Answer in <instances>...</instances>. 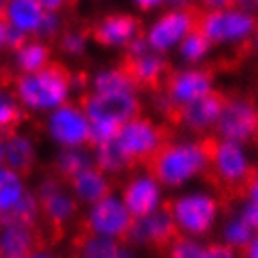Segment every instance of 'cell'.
<instances>
[{"label": "cell", "mask_w": 258, "mask_h": 258, "mask_svg": "<svg viewBox=\"0 0 258 258\" xmlns=\"http://www.w3.org/2000/svg\"><path fill=\"white\" fill-rule=\"evenodd\" d=\"M202 142L208 155L202 176L219 193L221 202H225L223 206L243 200V187L252 168L247 161L245 152L239 144L223 141L217 135L204 137Z\"/></svg>", "instance_id": "6da1fadb"}, {"label": "cell", "mask_w": 258, "mask_h": 258, "mask_svg": "<svg viewBox=\"0 0 258 258\" xmlns=\"http://www.w3.org/2000/svg\"><path fill=\"white\" fill-rule=\"evenodd\" d=\"M208 163L204 142H167L146 163V170L159 185L178 187L202 174Z\"/></svg>", "instance_id": "7a4b0ae2"}, {"label": "cell", "mask_w": 258, "mask_h": 258, "mask_svg": "<svg viewBox=\"0 0 258 258\" xmlns=\"http://www.w3.org/2000/svg\"><path fill=\"white\" fill-rule=\"evenodd\" d=\"M71 77V71L64 64L49 62L43 70L17 77L15 97L26 109H58L66 103V97L70 94Z\"/></svg>", "instance_id": "3957f363"}, {"label": "cell", "mask_w": 258, "mask_h": 258, "mask_svg": "<svg viewBox=\"0 0 258 258\" xmlns=\"http://www.w3.org/2000/svg\"><path fill=\"white\" fill-rule=\"evenodd\" d=\"M197 8V25L199 30L210 43H228V41H245L258 25V17L251 12L236 8L232 4H208Z\"/></svg>", "instance_id": "277c9868"}, {"label": "cell", "mask_w": 258, "mask_h": 258, "mask_svg": "<svg viewBox=\"0 0 258 258\" xmlns=\"http://www.w3.org/2000/svg\"><path fill=\"white\" fill-rule=\"evenodd\" d=\"M118 68L127 75L137 90H148L154 94L163 92L168 73L172 71L165 56L152 51L144 38L135 39L125 47V54Z\"/></svg>", "instance_id": "5b68a950"}, {"label": "cell", "mask_w": 258, "mask_h": 258, "mask_svg": "<svg viewBox=\"0 0 258 258\" xmlns=\"http://www.w3.org/2000/svg\"><path fill=\"white\" fill-rule=\"evenodd\" d=\"M170 142V131L165 125H157L150 118H135L123 123L116 137L120 152L125 155L131 167L144 165L154 157L159 150Z\"/></svg>", "instance_id": "8992f818"}, {"label": "cell", "mask_w": 258, "mask_h": 258, "mask_svg": "<svg viewBox=\"0 0 258 258\" xmlns=\"http://www.w3.org/2000/svg\"><path fill=\"white\" fill-rule=\"evenodd\" d=\"M215 127L223 141L258 146V103L251 97H228Z\"/></svg>", "instance_id": "52a82bcc"}, {"label": "cell", "mask_w": 258, "mask_h": 258, "mask_svg": "<svg viewBox=\"0 0 258 258\" xmlns=\"http://www.w3.org/2000/svg\"><path fill=\"white\" fill-rule=\"evenodd\" d=\"M79 109L90 123H123L141 116V101L135 94H86L79 101Z\"/></svg>", "instance_id": "ba28073f"}, {"label": "cell", "mask_w": 258, "mask_h": 258, "mask_svg": "<svg viewBox=\"0 0 258 258\" xmlns=\"http://www.w3.org/2000/svg\"><path fill=\"white\" fill-rule=\"evenodd\" d=\"M180 228L176 225L170 200L163 202L154 213L144 219H135L127 239H135L137 243L148 245L155 252H168L170 245L180 238Z\"/></svg>", "instance_id": "9c48e42d"}, {"label": "cell", "mask_w": 258, "mask_h": 258, "mask_svg": "<svg viewBox=\"0 0 258 258\" xmlns=\"http://www.w3.org/2000/svg\"><path fill=\"white\" fill-rule=\"evenodd\" d=\"M133 225H135V217L129 213L122 200L107 197L90 208L81 228L103 238L127 239Z\"/></svg>", "instance_id": "30bf717a"}, {"label": "cell", "mask_w": 258, "mask_h": 258, "mask_svg": "<svg viewBox=\"0 0 258 258\" xmlns=\"http://www.w3.org/2000/svg\"><path fill=\"white\" fill-rule=\"evenodd\" d=\"M197 8L199 6H181L163 13L148 32L146 43L150 49L161 54L187 38L197 25Z\"/></svg>", "instance_id": "8fae6325"}, {"label": "cell", "mask_w": 258, "mask_h": 258, "mask_svg": "<svg viewBox=\"0 0 258 258\" xmlns=\"http://www.w3.org/2000/svg\"><path fill=\"white\" fill-rule=\"evenodd\" d=\"M170 206L180 230L202 236L215 223L219 204L208 195H185L176 200H170Z\"/></svg>", "instance_id": "7c38bea8"}, {"label": "cell", "mask_w": 258, "mask_h": 258, "mask_svg": "<svg viewBox=\"0 0 258 258\" xmlns=\"http://www.w3.org/2000/svg\"><path fill=\"white\" fill-rule=\"evenodd\" d=\"M38 200L41 213L45 215L49 228H51L54 239H60V236L64 234L66 225L70 223L75 213H77V200L70 197L68 193H64L60 189V181L54 178L45 180L38 187Z\"/></svg>", "instance_id": "4fadbf2b"}, {"label": "cell", "mask_w": 258, "mask_h": 258, "mask_svg": "<svg viewBox=\"0 0 258 258\" xmlns=\"http://www.w3.org/2000/svg\"><path fill=\"white\" fill-rule=\"evenodd\" d=\"M213 71L210 68H195V70H172L168 73L163 94L176 105L191 103L199 97L212 92Z\"/></svg>", "instance_id": "5bb4252c"}, {"label": "cell", "mask_w": 258, "mask_h": 258, "mask_svg": "<svg viewBox=\"0 0 258 258\" xmlns=\"http://www.w3.org/2000/svg\"><path fill=\"white\" fill-rule=\"evenodd\" d=\"M49 133L66 148H79L88 144L90 122L75 105H62L49 118Z\"/></svg>", "instance_id": "9a60e30c"}, {"label": "cell", "mask_w": 258, "mask_h": 258, "mask_svg": "<svg viewBox=\"0 0 258 258\" xmlns=\"http://www.w3.org/2000/svg\"><path fill=\"white\" fill-rule=\"evenodd\" d=\"M90 36L103 47H127L142 38V23L129 13H109L92 26Z\"/></svg>", "instance_id": "2e32d148"}, {"label": "cell", "mask_w": 258, "mask_h": 258, "mask_svg": "<svg viewBox=\"0 0 258 258\" xmlns=\"http://www.w3.org/2000/svg\"><path fill=\"white\" fill-rule=\"evenodd\" d=\"M226 101H228V97L223 92H208L206 96L181 107L180 123H183L191 131H204V129L212 127L219 120Z\"/></svg>", "instance_id": "e0dca14e"}, {"label": "cell", "mask_w": 258, "mask_h": 258, "mask_svg": "<svg viewBox=\"0 0 258 258\" xmlns=\"http://www.w3.org/2000/svg\"><path fill=\"white\" fill-rule=\"evenodd\" d=\"M123 204L135 219H144L161 206L159 183L150 176L131 180L123 189Z\"/></svg>", "instance_id": "ac0fdd59"}, {"label": "cell", "mask_w": 258, "mask_h": 258, "mask_svg": "<svg viewBox=\"0 0 258 258\" xmlns=\"http://www.w3.org/2000/svg\"><path fill=\"white\" fill-rule=\"evenodd\" d=\"M43 249V241L34 228L28 226H0V256L26 258Z\"/></svg>", "instance_id": "d6986e66"}, {"label": "cell", "mask_w": 258, "mask_h": 258, "mask_svg": "<svg viewBox=\"0 0 258 258\" xmlns=\"http://www.w3.org/2000/svg\"><path fill=\"white\" fill-rule=\"evenodd\" d=\"M43 17H45V12L41 8V2H38V0H12V2H6L4 15H2V19L6 21L8 26H12V28L26 34V36L30 32H38Z\"/></svg>", "instance_id": "ffe728a7"}, {"label": "cell", "mask_w": 258, "mask_h": 258, "mask_svg": "<svg viewBox=\"0 0 258 258\" xmlns=\"http://www.w3.org/2000/svg\"><path fill=\"white\" fill-rule=\"evenodd\" d=\"M36 165V148L26 135L12 133L4 139V167L21 178L32 172Z\"/></svg>", "instance_id": "44dd1931"}, {"label": "cell", "mask_w": 258, "mask_h": 258, "mask_svg": "<svg viewBox=\"0 0 258 258\" xmlns=\"http://www.w3.org/2000/svg\"><path fill=\"white\" fill-rule=\"evenodd\" d=\"M71 189H73V195L79 199V202H84V204H97L103 199L110 197V181L105 178V174L99 170V168H86L84 172L75 178V180L70 183Z\"/></svg>", "instance_id": "7402d4cb"}, {"label": "cell", "mask_w": 258, "mask_h": 258, "mask_svg": "<svg viewBox=\"0 0 258 258\" xmlns=\"http://www.w3.org/2000/svg\"><path fill=\"white\" fill-rule=\"evenodd\" d=\"M73 251L77 252L79 258H116L122 252L116 239L96 236L83 228L75 238Z\"/></svg>", "instance_id": "603a6c76"}, {"label": "cell", "mask_w": 258, "mask_h": 258, "mask_svg": "<svg viewBox=\"0 0 258 258\" xmlns=\"http://www.w3.org/2000/svg\"><path fill=\"white\" fill-rule=\"evenodd\" d=\"M51 62V49L43 41H26L19 51H15V66L21 75H30L43 70Z\"/></svg>", "instance_id": "cb8c5ba5"}, {"label": "cell", "mask_w": 258, "mask_h": 258, "mask_svg": "<svg viewBox=\"0 0 258 258\" xmlns=\"http://www.w3.org/2000/svg\"><path fill=\"white\" fill-rule=\"evenodd\" d=\"M39 213H41V208H39L38 197L26 191L23 195V199L10 212L0 215V226H28V228H34Z\"/></svg>", "instance_id": "d4e9b609"}, {"label": "cell", "mask_w": 258, "mask_h": 258, "mask_svg": "<svg viewBox=\"0 0 258 258\" xmlns=\"http://www.w3.org/2000/svg\"><path fill=\"white\" fill-rule=\"evenodd\" d=\"M90 167H92V161H90V157H88V154L79 148L62 150V152L56 155V159H54L56 174H58L60 180L68 181V183H71L81 172H84L86 168H90Z\"/></svg>", "instance_id": "484cf974"}, {"label": "cell", "mask_w": 258, "mask_h": 258, "mask_svg": "<svg viewBox=\"0 0 258 258\" xmlns=\"http://www.w3.org/2000/svg\"><path fill=\"white\" fill-rule=\"evenodd\" d=\"M25 193L26 189L23 178L6 167L0 168V215L10 212Z\"/></svg>", "instance_id": "4316f807"}, {"label": "cell", "mask_w": 258, "mask_h": 258, "mask_svg": "<svg viewBox=\"0 0 258 258\" xmlns=\"http://www.w3.org/2000/svg\"><path fill=\"white\" fill-rule=\"evenodd\" d=\"M137 88L129 77L120 68L99 71L94 79V92L96 94H133Z\"/></svg>", "instance_id": "83f0119b"}, {"label": "cell", "mask_w": 258, "mask_h": 258, "mask_svg": "<svg viewBox=\"0 0 258 258\" xmlns=\"http://www.w3.org/2000/svg\"><path fill=\"white\" fill-rule=\"evenodd\" d=\"M96 163L101 172H122L125 168H131L129 161L125 159V155L118 148L116 141L97 146Z\"/></svg>", "instance_id": "f1b7e54d"}, {"label": "cell", "mask_w": 258, "mask_h": 258, "mask_svg": "<svg viewBox=\"0 0 258 258\" xmlns=\"http://www.w3.org/2000/svg\"><path fill=\"white\" fill-rule=\"evenodd\" d=\"M23 114L25 112L21 110L19 101L12 94L0 92V137H2V133H6V137L15 133L13 129L21 123Z\"/></svg>", "instance_id": "f546056e"}, {"label": "cell", "mask_w": 258, "mask_h": 258, "mask_svg": "<svg viewBox=\"0 0 258 258\" xmlns=\"http://www.w3.org/2000/svg\"><path fill=\"white\" fill-rule=\"evenodd\" d=\"M225 239L236 252H243L252 241V228L241 217H234L225 225Z\"/></svg>", "instance_id": "4dcf8cb0"}, {"label": "cell", "mask_w": 258, "mask_h": 258, "mask_svg": "<svg viewBox=\"0 0 258 258\" xmlns=\"http://www.w3.org/2000/svg\"><path fill=\"white\" fill-rule=\"evenodd\" d=\"M210 47H212V43H210L199 30H193L187 38L183 39V43H181V47H180V52H181V56L185 60H189V62H199L200 58H204L208 54Z\"/></svg>", "instance_id": "1f68e13d"}, {"label": "cell", "mask_w": 258, "mask_h": 258, "mask_svg": "<svg viewBox=\"0 0 258 258\" xmlns=\"http://www.w3.org/2000/svg\"><path fill=\"white\" fill-rule=\"evenodd\" d=\"M204 247L187 236H180L168 249V258H200Z\"/></svg>", "instance_id": "d6a6232c"}, {"label": "cell", "mask_w": 258, "mask_h": 258, "mask_svg": "<svg viewBox=\"0 0 258 258\" xmlns=\"http://www.w3.org/2000/svg\"><path fill=\"white\" fill-rule=\"evenodd\" d=\"M90 38V30L84 28V30H71V32H66L62 38H60V49L71 56H77L84 51L86 47V41Z\"/></svg>", "instance_id": "836d02e7"}, {"label": "cell", "mask_w": 258, "mask_h": 258, "mask_svg": "<svg viewBox=\"0 0 258 258\" xmlns=\"http://www.w3.org/2000/svg\"><path fill=\"white\" fill-rule=\"evenodd\" d=\"M200 258H239L238 252L226 243H212V245L204 247L202 256Z\"/></svg>", "instance_id": "e575fe53"}, {"label": "cell", "mask_w": 258, "mask_h": 258, "mask_svg": "<svg viewBox=\"0 0 258 258\" xmlns=\"http://www.w3.org/2000/svg\"><path fill=\"white\" fill-rule=\"evenodd\" d=\"M243 200L258 204V167L251 168V174H249L245 187H243Z\"/></svg>", "instance_id": "d590c367"}, {"label": "cell", "mask_w": 258, "mask_h": 258, "mask_svg": "<svg viewBox=\"0 0 258 258\" xmlns=\"http://www.w3.org/2000/svg\"><path fill=\"white\" fill-rule=\"evenodd\" d=\"M25 43H26V34L19 32V30H15V28L6 25V39H4V45L12 47L13 51H19Z\"/></svg>", "instance_id": "8d00e7d4"}, {"label": "cell", "mask_w": 258, "mask_h": 258, "mask_svg": "<svg viewBox=\"0 0 258 258\" xmlns=\"http://www.w3.org/2000/svg\"><path fill=\"white\" fill-rule=\"evenodd\" d=\"M241 219L245 221L251 228H256L258 230V204L256 202H247L245 208H243V213H241Z\"/></svg>", "instance_id": "74e56055"}, {"label": "cell", "mask_w": 258, "mask_h": 258, "mask_svg": "<svg viewBox=\"0 0 258 258\" xmlns=\"http://www.w3.org/2000/svg\"><path fill=\"white\" fill-rule=\"evenodd\" d=\"M239 254H241V258H258V238L252 239L249 247L243 252H239Z\"/></svg>", "instance_id": "f35d334b"}, {"label": "cell", "mask_w": 258, "mask_h": 258, "mask_svg": "<svg viewBox=\"0 0 258 258\" xmlns=\"http://www.w3.org/2000/svg\"><path fill=\"white\" fill-rule=\"evenodd\" d=\"M26 258H56L52 252L45 251V249H38V251H34L30 256H26Z\"/></svg>", "instance_id": "ab89813d"}, {"label": "cell", "mask_w": 258, "mask_h": 258, "mask_svg": "<svg viewBox=\"0 0 258 258\" xmlns=\"http://www.w3.org/2000/svg\"><path fill=\"white\" fill-rule=\"evenodd\" d=\"M4 39H6V21L0 17V49L4 47Z\"/></svg>", "instance_id": "60d3db41"}, {"label": "cell", "mask_w": 258, "mask_h": 258, "mask_svg": "<svg viewBox=\"0 0 258 258\" xmlns=\"http://www.w3.org/2000/svg\"><path fill=\"white\" fill-rule=\"evenodd\" d=\"M4 167V139L0 137V168Z\"/></svg>", "instance_id": "b9f144b4"}, {"label": "cell", "mask_w": 258, "mask_h": 258, "mask_svg": "<svg viewBox=\"0 0 258 258\" xmlns=\"http://www.w3.org/2000/svg\"><path fill=\"white\" fill-rule=\"evenodd\" d=\"M157 2H139V8H155Z\"/></svg>", "instance_id": "7bdbcfd3"}, {"label": "cell", "mask_w": 258, "mask_h": 258, "mask_svg": "<svg viewBox=\"0 0 258 258\" xmlns=\"http://www.w3.org/2000/svg\"><path fill=\"white\" fill-rule=\"evenodd\" d=\"M4 8H6V4H4V2H0V17L4 15Z\"/></svg>", "instance_id": "ee69618b"}, {"label": "cell", "mask_w": 258, "mask_h": 258, "mask_svg": "<svg viewBox=\"0 0 258 258\" xmlns=\"http://www.w3.org/2000/svg\"><path fill=\"white\" fill-rule=\"evenodd\" d=\"M116 258H131V256H129V254H127V252H120V254H118V256Z\"/></svg>", "instance_id": "f6af8a7d"}, {"label": "cell", "mask_w": 258, "mask_h": 258, "mask_svg": "<svg viewBox=\"0 0 258 258\" xmlns=\"http://www.w3.org/2000/svg\"><path fill=\"white\" fill-rule=\"evenodd\" d=\"M0 258H2V256H0Z\"/></svg>", "instance_id": "bcb514c9"}]
</instances>
